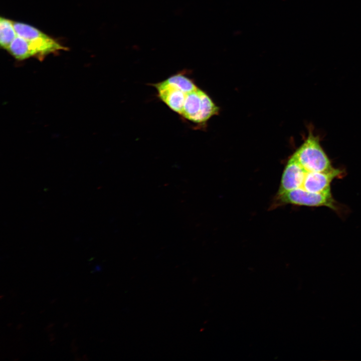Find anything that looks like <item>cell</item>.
<instances>
[{
	"instance_id": "cell-1",
	"label": "cell",
	"mask_w": 361,
	"mask_h": 361,
	"mask_svg": "<svg viewBox=\"0 0 361 361\" xmlns=\"http://www.w3.org/2000/svg\"><path fill=\"white\" fill-rule=\"evenodd\" d=\"M292 156L306 171L321 172L333 167L317 137L311 132Z\"/></svg>"
},
{
	"instance_id": "cell-2",
	"label": "cell",
	"mask_w": 361,
	"mask_h": 361,
	"mask_svg": "<svg viewBox=\"0 0 361 361\" xmlns=\"http://www.w3.org/2000/svg\"><path fill=\"white\" fill-rule=\"evenodd\" d=\"M218 112L219 108L211 98L198 88L187 94L180 115L194 123L203 124Z\"/></svg>"
},
{
	"instance_id": "cell-3",
	"label": "cell",
	"mask_w": 361,
	"mask_h": 361,
	"mask_svg": "<svg viewBox=\"0 0 361 361\" xmlns=\"http://www.w3.org/2000/svg\"><path fill=\"white\" fill-rule=\"evenodd\" d=\"M14 25L17 36L24 38L29 42L35 57L41 58L50 53L67 49L56 40L33 26L15 22Z\"/></svg>"
},
{
	"instance_id": "cell-4",
	"label": "cell",
	"mask_w": 361,
	"mask_h": 361,
	"mask_svg": "<svg viewBox=\"0 0 361 361\" xmlns=\"http://www.w3.org/2000/svg\"><path fill=\"white\" fill-rule=\"evenodd\" d=\"M277 205L291 204L307 207H326L333 210L337 209L331 192L315 193L301 189L277 193L275 200Z\"/></svg>"
},
{
	"instance_id": "cell-5",
	"label": "cell",
	"mask_w": 361,
	"mask_h": 361,
	"mask_svg": "<svg viewBox=\"0 0 361 361\" xmlns=\"http://www.w3.org/2000/svg\"><path fill=\"white\" fill-rule=\"evenodd\" d=\"M342 173L340 169L334 167L321 172H308L305 170L302 184L297 189L315 193L330 192L331 182L335 178L340 176Z\"/></svg>"
},
{
	"instance_id": "cell-6",
	"label": "cell",
	"mask_w": 361,
	"mask_h": 361,
	"mask_svg": "<svg viewBox=\"0 0 361 361\" xmlns=\"http://www.w3.org/2000/svg\"><path fill=\"white\" fill-rule=\"evenodd\" d=\"M159 99L170 109L180 115L187 93L164 80L152 85Z\"/></svg>"
},
{
	"instance_id": "cell-7",
	"label": "cell",
	"mask_w": 361,
	"mask_h": 361,
	"mask_svg": "<svg viewBox=\"0 0 361 361\" xmlns=\"http://www.w3.org/2000/svg\"><path fill=\"white\" fill-rule=\"evenodd\" d=\"M7 51L17 60H24L35 57L29 42L24 38L17 36Z\"/></svg>"
},
{
	"instance_id": "cell-8",
	"label": "cell",
	"mask_w": 361,
	"mask_h": 361,
	"mask_svg": "<svg viewBox=\"0 0 361 361\" xmlns=\"http://www.w3.org/2000/svg\"><path fill=\"white\" fill-rule=\"evenodd\" d=\"M14 23L3 17L0 19V45L1 48L6 50L17 36Z\"/></svg>"
},
{
	"instance_id": "cell-9",
	"label": "cell",
	"mask_w": 361,
	"mask_h": 361,
	"mask_svg": "<svg viewBox=\"0 0 361 361\" xmlns=\"http://www.w3.org/2000/svg\"><path fill=\"white\" fill-rule=\"evenodd\" d=\"M188 94L196 90L198 87L194 81L185 74V72H179L172 75L164 80Z\"/></svg>"
}]
</instances>
